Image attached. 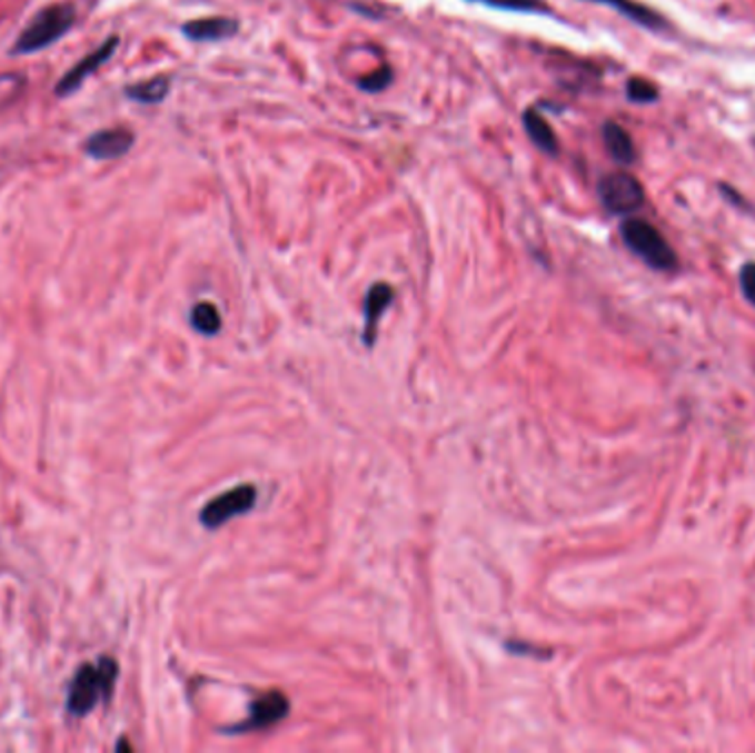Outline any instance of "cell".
<instances>
[{
	"label": "cell",
	"mask_w": 755,
	"mask_h": 753,
	"mask_svg": "<svg viewBox=\"0 0 755 753\" xmlns=\"http://www.w3.org/2000/svg\"><path fill=\"white\" fill-rule=\"evenodd\" d=\"M599 199L612 215H629L640 208L645 192L638 179L627 172H612L599 184Z\"/></svg>",
	"instance_id": "5"
},
{
	"label": "cell",
	"mask_w": 755,
	"mask_h": 753,
	"mask_svg": "<svg viewBox=\"0 0 755 753\" xmlns=\"http://www.w3.org/2000/svg\"><path fill=\"white\" fill-rule=\"evenodd\" d=\"M290 712V701L281 692H268L259 696L248 712V719L241 725H235L230 732H261L277 723H281Z\"/></svg>",
	"instance_id": "6"
},
{
	"label": "cell",
	"mask_w": 755,
	"mask_h": 753,
	"mask_svg": "<svg viewBox=\"0 0 755 753\" xmlns=\"http://www.w3.org/2000/svg\"><path fill=\"white\" fill-rule=\"evenodd\" d=\"M183 36L195 42H217L228 40L239 31V22L228 16H212V18H197L183 24Z\"/></svg>",
	"instance_id": "8"
},
{
	"label": "cell",
	"mask_w": 755,
	"mask_h": 753,
	"mask_svg": "<svg viewBox=\"0 0 755 753\" xmlns=\"http://www.w3.org/2000/svg\"><path fill=\"white\" fill-rule=\"evenodd\" d=\"M741 288L745 299L755 305V264H747L741 273Z\"/></svg>",
	"instance_id": "19"
},
{
	"label": "cell",
	"mask_w": 755,
	"mask_h": 753,
	"mask_svg": "<svg viewBox=\"0 0 755 753\" xmlns=\"http://www.w3.org/2000/svg\"><path fill=\"white\" fill-rule=\"evenodd\" d=\"M524 127H526L528 138L533 140V145L539 151L548 152V155H555V152L559 151L557 136H555V131L550 129V125L544 120V116L539 111H535V109L526 111L524 113Z\"/></svg>",
	"instance_id": "11"
},
{
	"label": "cell",
	"mask_w": 755,
	"mask_h": 753,
	"mask_svg": "<svg viewBox=\"0 0 755 753\" xmlns=\"http://www.w3.org/2000/svg\"><path fill=\"white\" fill-rule=\"evenodd\" d=\"M627 96L634 102H652L656 100V87L643 78H634L627 82Z\"/></svg>",
	"instance_id": "17"
},
{
	"label": "cell",
	"mask_w": 755,
	"mask_h": 753,
	"mask_svg": "<svg viewBox=\"0 0 755 753\" xmlns=\"http://www.w3.org/2000/svg\"><path fill=\"white\" fill-rule=\"evenodd\" d=\"M116 47H118V38L111 36L102 47H98L93 53H89L87 58H82L73 69H69V71L64 73V78H62V80L58 82V87H56V93H58L60 98L76 93V91L80 89V85H82L98 67H102V65L113 56Z\"/></svg>",
	"instance_id": "7"
},
{
	"label": "cell",
	"mask_w": 755,
	"mask_h": 753,
	"mask_svg": "<svg viewBox=\"0 0 755 753\" xmlns=\"http://www.w3.org/2000/svg\"><path fill=\"white\" fill-rule=\"evenodd\" d=\"M391 69L389 67H383L380 71H374L371 76H367V78H362L360 80V87L365 89V91H369V93H376V91H383L385 87H389L391 85Z\"/></svg>",
	"instance_id": "18"
},
{
	"label": "cell",
	"mask_w": 755,
	"mask_h": 753,
	"mask_svg": "<svg viewBox=\"0 0 755 753\" xmlns=\"http://www.w3.org/2000/svg\"><path fill=\"white\" fill-rule=\"evenodd\" d=\"M170 89V80L166 76H157V78H151L147 82H140V85H131L127 89V96L131 100H138V102H145V105H157L166 98Z\"/></svg>",
	"instance_id": "13"
},
{
	"label": "cell",
	"mask_w": 755,
	"mask_h": 753,
	"mask_svg": "<svg viewBox=\"0 0 755 753\" xmlns=\"http://www.w3.org/2000/svg\"><path fill=\"white\" fill-rule=\"evenodd\" d=\"M120 667L111 656H100L98 663H85L71 685L67 696V710L71 716L82 719L91 714L100 703H107L116 690Z\"/></svg>",
	"instance_id": "1"
},
{
	"label": "cell",
	"mask_w": 755,
	"mask_h": 753,
	"mask_svg": "<svg viewBox=\"0 0 755 753\" xmlns=\"http://www.w3.org/2000/svg\"><path fill=\"white\" fill-rule=\"evenodd\" d=\"M597 2H604V4L614 7L616 11L625 13L629 20H634L638 24H645L649 29H656V27L663 24L660 16H656L652 9H647V7L638 4V2H632V0H597Z\"/></svg>",
	"instance_id": "15"
},
{
	"label": "cell",
	"mask_w": 755,
	"mask_h": 753,
	"mask_svg": "<svg viewBox=\"0 0 755 753\" xmlns=\"http://www.w3.org/2000/svg\"><path fill=\"white\" fill-rule=\"evenodd\" d=\"M620 235L625 246L643 259L654 270H674L676 268V255L672 246L665 241V237L647 221L643 219H629L620 226Z\"/></svg>",
	"instance_id": "3"
},
{
	"label": "cell",
	"mask_w": 755,
	"mask_h": 753,
	"mask_svg": "<svg viewBox=\"0 0 755 753\" xmlns=\"http://www.w3.org/2000/svg\"><path fill=\"white\" fill-rule=\"evenodd\" d=\"M192 327L203 336H215L221 329V314L212 303H197L190 311Z\"/></svg>",
	"instance_id": "14"
},
{
	"label": "cell",
	"mask_w": 755,
	"mask_h": 753,
	"mask_svg": "<svg viewBox=\"0 0 755 753\" xmlns=\"http://www.w3.org/2000/svg\"><path fill=\"white\" fill-rule=\"evenodd\" d=\"M136 136L129 129H107L87 140V152L93 159H118L131 151Z\"/></svg>",
	"instance_id": "9"
},
{
	"label": "cell",
	"mask_w": 755,
	"mask_h": 753,
	"mask_svg": "<svg viewBox=\"0 0 755 753\" xmlns=\"http://www.w3.org/2000/svg\"><path fill=\"white\" fill-rule=\"evenodd\" d=\"M473 2H481L506 11H546L542 0H473Z\"/></svg>",
	"instance_id": "16"
},
{
	"label": "cell",
	"mask_w": 755,
	"mask_h": 753,
	"mask_svg": "<svg viewBox=\"0 0 755 753\" xmlns=\"http://www.w3.org/2000/svg\"><path fill=\"white\" fill-rule=\"evenodd\" d=\"M604 142L607 152L618 161V164H632L634 157H636V151H634V142L629 138V133L614 125V122H607L604 127Z\"/></svg>",
	"instance_id": "12"
},
{
	"label": "cell",
	"mask_w": 755,
	"mask_h": 753,
	"mask_svg": "<svg viewBox=\"0 0 755 753\" xmlns=\"http://www.w3.org/2000/svg\"><path fill=\"white\" fill-rule=\"evenodd\" d=\"M73 20H76V9L69 2L44 7L31 18V22L24 27V31L20 33L11 51L18 56L40 51L53 44L58 38H62L71 29Z\"/></svg>",
	"instance_id": "2"
},
{
	"label": "cell",
	"mask_w": 755,
	"mask_h": 753,
	"mask_svg": "<svg viewBox=\"0 0 755 753\" xmlns=\"http://www.w3.org/2000/svg\"><path fill=\"white\" fill-rule=\"evenodd\" d=\"M255 502H257V488L252 484H241V486H235V488L217 495L215 499H210L203 506L199 519L206 528L215 531V528L223 526L228 519L246 515L248 511H252Z\"/></svg>",
	"instance_id": "4"
},
{
	"label": "cell",
	"mask_w": 755,
	"mask_h": 753,
	"mask_svg": "<svg viewBox=\"0 0 755 753\" xmlns=\"http://www.w3.org/2000/svg\"><path fill=\"white\" fill-rule=\"evenodd\" d=\"M394 288L387 284H376L365 299V307H362V316H365V329H362V338L365 345L371 347L376 343L378 336V323L385 314V309L394 303Z\"/></svg>",
	"instance_id": "10"
}]
</instances>
